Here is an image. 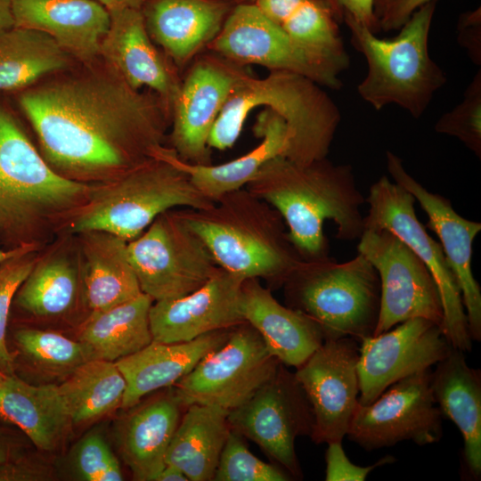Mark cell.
Wrapping results in <instances>:
<instances>
[{"label":"cell","instance_id":"obj_29","mask_svg":"<svg viewBox=\"0 0 481 481\" xmlns=\"http://www.w3.org/2000/svg\"><path fill=\"white\" fill-rule=\"evenodd\" d=\"M0 420L18 427L43 452L57 450L73 427L58 385H31L15 374L0 380Z\"/></svg>","mask_w":481,"mask_h":481},{"label":"cell","instance_id":"obj_36","mask_svg":"<svg viewBox=\"0 0 481 481\" xmlns=\"http://www.w3.org/2000/svg\"><path fill=\"white\" fill-rule=\"evenodd\" d=\"M15 344L30 365L38 372L65 379L87 361L83 346L64 335L50 330L24 328L14 334Z\"/></svg>","mask_w":481,"mask_h":481},{"label":"cell","instance_id":"obj_13","mask_svg":"<svg viewBox=\"0 0 481 481\" xmlns=\"http://www.w3.org/2000/svg\"><path fill=\"white\" fill-rule=\"evenodd\" d=\"M231 428L256 443L296 479L302 470L295 450L298 436H311L314 415L295 373L281 363L244 404L228 413Z\"/></svg>","mask_w":481,"mask_h":481},{"label":"cell","instance_id":"obj_35","mask_svg":"<svg viewBox=\"0 0 481 481\" xmlns=\"http://www.w3.org/2000/svg\"><path fill=\"white\" fill-rule=\"evenodd\" d=\"M81 291V275L66 255H51L37 262L18 289V306L37 318H53L67 314Z\"/></svg>","mask_w":481,"mask_h":481},{"label":"cell","instance_id":"obj_22","mask_svg":"<svg viewBox=\"0 0 481 481\" xmlns=\"http://www.w3.org/2000/svg\"><path fill=\"white\" fill-rule=\"evenodd\" d=\"M234 5L232 0H149L142 11L152 41L183 73L218 35Z\"/></svg>","mask_w":481,"mask_h":481},{"label":"cell","instance_id":"obj_1","mask_svg":"<svg viewBox=\"0 0 481 481\" xmlns=\"http://www.w3.org/2000/svg\"><path fill=\"white\" fill-rule=\"evenodd\" d=\"M18 102L46 162L80 182L110 181L152 159L171 125L159 95L133 88L101 56L45 77Z\"/></svg>","mask_w":481,"mask_h":481},{"label":"cell","instance_id":"obj_17","mask_svg":"<svg viewBox=\"0 0 481 481\" xmlns=\"http://www.w3.org/2000/svg\"><path fill=\"white\" fill-rule=\"evenodd\" d=\"M359 341L327 339L294 372L312 408L315 444L341 442L359 402Z\"/></svg>","mask_w":481,"mask_h":481},{"label":"cell","instance_id":"obj_28","mask_svg":"<svg viewBox=\"0 0 481 481\" xmlns=\"http://www.w3.org/2000/svg\"><path fill=\"white\" fill-rule=\"evenodd\" d=\"M254 134L261 138L257 146L223 164L188 163L166 145L159 148L154 157H162L184 171L201 194L216 202L224 195L245 187L270 159L284 157L288 146L287 128L284 121L273 111L265 108L257 116Z\"/></svg>","mask_w":481,"mask_h":481},{"label":"cell","instance_id":"obj_40","mask_svg":"<svg viewBox=\"0 0 481 481\" xmlns=\"http://www.w3.org/2000/svg\"><path fill=\"white\" fill-rule=\"evenodd\" d=\"M29 253L12 257L0 264V371L14 374V362L6 343V329L12 299L35 264Z\"/></svg>","mask_w":481,"mask_h":481},{"label":"cell","instance_id":"obj_32","mask_svg":"<svg viewBox=\"0 0 481 481\" xmlns=\"http://www.w3.org/2000/svg\"><path fill=\"white\" fill-rule=\"evenodd\" d=\"M144 293L107 310L91 314L78 335L87 360L117 362L152 341L150 309Z\"/></svg>","mask_w":481,"mask_h":481},{"label":"cell","instance_id":"obj_24","mask_svg":"<svg viewBox=\"0 0 481 481\" xmlns=\"http://www.w3.org/2000/svg\"><path fill=\"white\" fill-rule=\"evenodd\" d=\"M240 307L268 351L285 366L298 368L324 342L321 326L306 314L281 305L258 278L243 281Z\"/></svg>","mask_w":481,"mask_h":481},{"label":"cell","instance_id":"obj_14","mask_svg":"<svg viewBox=\"0 0 481 481\" xmlns=\"http://www.w3.org/2000/svg\"><path fill=\"white\" fill-rule=\"evenodd\" d=\"M357 252L373 265L380 282L379 313L373 335L418 317L443 329L444 311L436 283L426 265L399 237L387 229H365Z\"/></svg>","mask_w":481,"mask_h":481},{"label":"cell","instance_id":"obj_15","mask_svg":"<svg viewBox=\"0 0 481 481\" xmlns=\"http://www.w3.org/2000/svg\"><path fill=\"white\" fill-rule=\"evenodd\" d=\"M183 74L171 110L169 147L185 162L212 164L208 138L213 126L235 87L251 73L205 50Z\"/></svg>","mask_w":481,"mask_h":481},{"label":"cell","instance_id":"obj_10","mask_svg":"<svg viewBox=\"0 0 481 481\" xmlns=\"http://www.w3.org/2000/svg\"><path fill=\"white\" fill-rule=\"evenodd\" d=\"M415 199L407 190L382 175L369 190L364 230L387 229L399 237L426 265L432 274L442 301L443 330L452 347L472 349L466 312L455 276L441 244L427 232L417 217Z\"/></svg>","mask_w":481,"mask_h":481},{"label":"cell","instance_id":"obj_25","mask_svg":"<svg viewBox=\"0 0 481 481\" xmlns=\"http://www.w3.org/2000/svg\"><path fill=\"white\" fill-rule=\"evenodd\" d=\"M186 407L169 391L127 409L117 429L120 455L134 479L155 481L166 465L169 443Z\"/></svg>","mask_w":481,"mask_h":481},{"label":"cell","instance_id":"obj_45","mask_svg":"<svg viewBox=\"0 0 481 481\" xmlns=\"http://www.w3.org/2000/svg\"><path fill=\"white\" fill-rule=\"evenodd\" d=\"M432 1L436 0H391L379 17L380 30L401 29L417 9Z\"/></svg>","mask_w":481,"mask_h":481},{"label":"cell","instance_id":"obj_23","mask_svg":"<svg viewBox=\"0 0 481 481\" xmlns=\"http://www.w3.org/2000/svg\"><path fill=\"white\" fill-rule=\"evenodd\" d=\"M12 13L16 27L46 33L78 63L100 58L110 23L95 0H12Z\"/></svg>","mask_w":481,"mask_h":481},{"label":"cell","instance_id":"obj_43","mask_svg":"<svg viewBox=\"0 0 481 481\" xmlns=\"http://www.w3.org/2000/svg\"><path fill=\"white\" fill-rule=\"evenodd\" d=\"M457 41L467 51L471 61L481 64V15L480 9L462 14L457 26Z\"/></svg>","mask_w":481,"mask_h":481},{"label":"cell","instance_id":"obj_16","mask_svg":"<svg viewBox=\"0 0 481 481\" xmlns=\"http://www.w3.org/2000/svg\"><path fill=\"white\" fill-rule=\"evenodd\" d=\"M442 417L429 368L396 381L371 403L358 404L346 436L366 451L403 441L426 445L442 438Z\"/></svg>","mask_w":481,"mask_h":481},{"label":"cell","instance_id":"obj_44","mask_svg":"<svg viewBox=\"0 0 481 481\" xmlns=\"http://www.w3.org/2000/svg\"><path fill=\"white\" fill-rule=\"evenodd\" d=\"M336 19L350 17L377 34L380 29L373 11V0H325Z\"/></svg>","mask_w":481,"mask_h":481},{"label":"cell","instance_id":"obj_34","mask_svg":"<svg viewBox=\"0 0 481 481\" xmlns=\"http://www.w3.org/2000/svg\"><path fill=\"white\" fill-rule=\"evenodd\" d=\"M58 387L75 427L93 423L121 408L126 383L115 362L87 360Z\"/></svg>","mask_w":481,"mask_h":481},{"label":"cell","instance_id":"obj_6","mask_svg":"<svg viewBox=\"0 0 481 481\" xmlns=\"http://www.w3.org/2000/svg\"><path fill=\"white\" fill-rule=\"evenodd\" d=\"M213 204L184 171L155 156L99 185L77 210L70 227L77 233L103 231L130 241L166 211L176 207L207 208Z\"/></svg>","mask_w":481,"mask_h":481},{"label":"cell","instance_id":"obj_52","mask_svg":"<svg viewBox=\"0 0 481 481\" xmlns=\"http://www.w3.org/2000/svg\"><path fill=\"white\" fill-rule=\"evenodd\" d=\"M391 0H373V11L375 17L377 20H379V17L386 7V5L390 2Z\"/></svg>","mask_w":481,"mask_h":481},{"label":"cell","instance_id":"obj_48","mask_svg":"<svg viewBox=\"0 0 481 481\" xmlns=\"http://www.w3.org/2000/svg\"><path fill=\"white\" fill-rule=\"evenodd\" d=\"M103 5L108 12L121 10V9H140L142 10L144 4L149 0H95Z\"/></svg>","mask_w":481,"mask_h":481},{"label":"cell","instance_id":"obj_19","mask_svg":"<svg viewBox=\"0 0 481 481\" xmlns=\"http://www.w3.org/2000/svg\"><path fill=\"white\" fill-rule=\"evenodd\" d=\"M387 169L395 183L419 202L428 221L426 228L439 238L447 263L459 285L472 340H481V289L472 268L473 242L481 231L479 222L459 215L447 198L428 191L404 168L394 152H386Z\"/></svg>","mask_w":481,"mask_h":481},{"label":"cell","instance_id":"obj_31","mask_svg":"<svg viewBox=\"0 0 481 481\" xmlns=\"http://www.w3.org/2000/svg\"><path fill=\"white\" fill-rule=\"evenodd\" d=\"M228 413L216 406H187L167 450L166 464L181 469L190 481H213L231 431Z\"/></svg>","mask_w":481,"mask_h":481},{"label":"cell","instance_id":"obj_12","mask_svg":"<svg viewBox=\"0 0 481 481\" xmlns=\"http://www.w3.org/2000/svg\"><path fill=\"white\" fill-rule=\"evenodd\" d=\"M207 50L245 67L296 73L332 90L342 86L340 68L295 41L253 2L233 6Z\"/></svg>","mask_w":481,"mask_h":481},{"label":"cell","instance_id":"obj_7","mask_svg":"<svg viewBox=\"0 0 481 481\" xmlns=\"http://www.w3.org/2000/svg\"><path fill=\"white\" fill-rule=\"evenodd\" d=\"M99 185L56 172L0 103V228L20 234L82 208Z\"/></svg>","mask_w":481,"mask_h":481},{"label":"cell","instance_id":"obj_27","mask_svg":"<svg viewBox=\"0 0 481 481\" xmlns=\"http://www.w3.org/2000/svg\"><path fill=\"white\" fill-rule=\"evenodd\" d=\"M431 388L443 415L459 428L463 439L464 468L469 477H481V373L470 367L463 352L452 347L431 371Z\"/></svg>","mask_w":481,"mask_h":481},{"label":"cell","instance_id":"obj_5","mask_svg":"<svg viewBox=\"0 0 481 481\" xmlns=\"http://www.w3.org/2000/svg\"><path fill=\"white\" fill-rule=\"evenodd\" d=\"M436 1L417 9L392 38H379L350 17L343 20L351 44L366 59L368 71L358 85L362 99L379 110L395 104L420 118L446 75L430 57L428 36Z\"/></svg>","mask_w":481,"mask_h":481},{"label":"cell","instance_id":"obj_8","mask_svg":"<svg viewBox=\"0 0 481 481\" xmlns=\"http://www.w3.org/2000/svg\"><path fill=\"white\" fill-rule=\"evenodd\" d=\"M287 306L322 328L325 340L372 336L377 326L380 282L360 253L338 263L330 257L303 260L282 285Z\"/></svg>","mask_w":481,"mask_h":481},{"label":"cell","instance_id":"obj_18","mask_svg":"<svg viewBox=\"0 0 481 481\" xmlns=\"http://www.w3.org/2000/svg\"><path fill=\"white\" fill-rule=\"evenodd\" d=\"M359 343L358 404L363 405L396 381L436 365L452 347L439 325L420 317Z\"/></svg>","mask_w":481,"mask_h":481},{"label":"cell","instance_id":"obj_50","mask_svg":"<svg viewBox=\"0 0 481 481\" xmlns=\"http://www.w3.org/2000/svg\"><path fill=\"white\" fill-rule=\"evenodd\" d=\"M186 475L178 468L166 464L155 481H188Z\"/></svg>","mask_w":481,"mask_h":481},{"label":"cell","instance_id":"obj_51","mask_svg":"<svg viewBox=\"0 0 481 481\" xmlns=\"http://www.w3.org/2000/svg\"><path fill=\"white\" fill-rule=\"evenodd\" d=\"M32 250L33 245L29 243L22 244L18 248L10 250H4L0 249V264L16 256L31 252Z\"/></svg>","mask_w":481,"mask_h":481},{"label":"cell","instance_id":"obj_11","mask_svg":"<svg viewBox=\"0 0 481 481\" xmlns=\"http://www.w3.org/2000/svg\"><path fill=\"white\" fill-rule=\"evenodd\" d=\"M280 363L246 322L232 328L226 340L206 355L173 389L184 407L198 404L230 412L250 398Z\"/></svg>","mask_w":481,"mask_h":481},{"label":"cell","instance_id":"obj_42","mask_svg":"<svg viewBox=\"0 0 481 481\" xmlns=\"http://www.w3.org/2000/svg\"><path fill=\"white\" fill-rule=\"evenodd\" d=\"M53 469L38 460L13 457L0 463V481H46Z\"/></svg>","mask_w":481,"mask_h":481},{"label":"cell","instance_id":"obj_9","mask_svg":"<svg viewBox=\"0 0 481 481\" xmlns=\"http://www.w3.org/2000/svg\"><path fill=\"white\" fill-rule=\"evenodd\" d=\"M126 251L142 292L153 301L189 294L219 268L178 210L157 216L138 237L127 241Z\"/></svg>","mask_w":481,"mask_h":481},{"label":"cell","instance_id":"obj_38","mask_svg":"<svg viewBox=\"0 0 481 481\" xmlns=\"http://www.w3.org/2000/svg\"><path fill=\"white\" fill-rule=\"evenodd\" d=\"M436 133L458 138L481 158V70L474 76L462 101L443 114L435 125Z\"/></svg>","mask_w":481,"mask_h":481},{"label":"cell","instance_id":"obj_53","mask_svg":"<svg viewBox=\"0 0 481 481\" xmlns=\"http://www.w3.org/2000/svg\"><path fill=\"white\" fill-rule=\"evenodd\" d=\"M5 374H4L1 371H0V380L4 377Z\"/></svg>","mask_w":481,"mask_h":481},{"label":"cell","instance_id":"obj_33","mask_svg":"<svg viewBox=\"0 0 481 481\" xmlns=\"http://www.w3.org/2000/svg\"><path fill=\"white\" fill-rule=\"evenodd\" d=\"M77 63L40 30L14 26L0 33V92L22 91Z\"/></svg>","mask_w":481,"mask_h":481},{"label":"cell","instance_id":"obj_21","mask_svg":"<svg viewBox=\"0 0 481 481\" xmlns=\"http://www.w3.org/2000/svg\"><path fill=\"white\" fill-rule=\"evenodd\" d=\"M110 23L100 56L137 90L154 92L170 111L179 92L182 73L151 38L140 9L109 12Z\"/></svg>","mask_w":481,"mask_h":481},{"label":"cell","instance_id":"obj_37","mask_svg":"<svg viewBox=\"0 0 481 481\" xmlns=\"http://www.w3.org/2000/svg\"><path fill=\"white\" fill-rule=\"evenodd\" d=\"M291 477L275 464L266 463L248 448L244 437L231 428L213 481H288Z\"/></svg>","mask_w":481,"mask_h":481},{"label":"cell","instance_id":"obj_2","mask_svg":"<svg viewBox=\"0 0 481 481\" xmlns=\"http://www.w3.org/2000/svg\"><path fill=\"white\" fill-rule=\"evenodd\" d=\"M245 188L280 213L304 260L330 257L323 232L326 220L335 224L340 240H359L364 231L361 207L366 197L348 164H334L324 158L299 165L278 156L267 161Z\"/></svg>","mask_w":481,"mask_h":481},{"label":"cell","instance_id":"obj_4","mask_svg":"<svg viewBox=\"0 0 481 481\" xmlns=\"http://www.w3.org/2000/svg\"><path fill=\"white\" fill-rule=\"evenodd\" d=\"M258 107L271 110L284 121L288 133L284 158L307 165L328 157L341 120L338 106L322 86L283 70H271L263 77L250 74L241 80L213 126L209 148L232 147L247 118Z\"/></svg>","mask_w":481,"mask_h":481},{"label":"cell","instance_id":"obj_47","mask_svg":"<svg viewBox=\"0 0 481 481\" xmlns=\"http://www.w3.org/2000/svg\"><path fill=\"white\" fill-rule=\"evenodd\" d=\"M17 444L7 430L0 427V463L15 457Z\"/></svg>","mask_w":481,"mask_h":481},{"label":"cell","instance_id":"obj_41","mask_svg":"<svg viewBox=\"0 0 481 481\" xmlns=\"http://www.w3.org/2000/svg\"><path fill=\"white\" fill-rule=\"evenodd\" d=\"M325 452L326 481H364L376 468L392 463L395 459L387 455L371 466L362 467L350 461L341 442L329 443Z\"/></svg>","mask_w":481,"mask_h":481},{"label":"cell","instance_id":"obj_46","mask_svg":"<svg viewBox=\"0 0 481 481\" xmlns=\"http://www.w3.org/2000/svg\"><path fill=\"white\" fill-rule=\"evenodd\" d=\"M304 0H253L256 6L270 20L281 25L302 4Z\"/></svg>","mask_w":481,"mask_h":481},{"label":"cell","instance_id":"obj_20","mask_svg":"<svg viewBox=\"0 0 481 481\" xmlns=\"http://www.w3.org/2000/svg\"><path fill=\"white\" fill-rule=\"evenodd\" d=\"M245 279L222 268L183 297L154 301L150 309L152 340L185 342L246 322L240 307Z\"/></svg>","mask_w":481,"mask_h":481},{"label":"cell","instance_id":"obj_3","mask_svg":"<svg viewBox=\"0 0 481 481\" xmlns=\"http://www.w3.org/2000/svg\"><path fill=\"white\" fill-rule=\"evenodd\" d=\"M178 213L218 267L244 279H264L279 288L304 260L280 213L245 187L207 208H185Z\"/></svg>","mask_w":481,"mask_h":481},{"label":"cell","instance_id":"obj_30","mask_svg":"<svg viewBox=\"0 0 481 481\" xmlns=\"http://www.w3.org/2000/svg\"><path fill=\"white\" fill-rule=\"evenodd\" d=\"M80 234L85 259L80 292L91 314L123 304L143 293L128 259L126 240L103 231Z\"/></svg>","mask_w":481,"mask_h":481},{"label":"cell","instance_id":"obj_26","mask_svg":"<svg viewBox=\"0 0 481 481\" xmlns=\"http://www.w3.org/2000/svg\"><path fill=\"white\" fill-rule=\"evenodd\" d=\"M231 329L212 331L185 342L152 340L136 353L117 361L126 383L121 409L127 410L147 395L173 387L206 355L221 346Z\"/></svg>","mask_w":481,"mask_h":481},{"label":"cell","instance_id":"obj_39","mask_svg":"<svg viewBox=\"0 0 481 481\" xmlns=\"http://www.w3.org/2000/svg\"><path fill=\"white\" fill-rule=\"evenodd\" d=\"M73 468L80 480H123L119 461L98 432L88 433L78 442L73 454Z\"/></svg>","mask_w":481,"mask_h":481},{"label":"cell","instance_id":"obj_49","mask_svg":"<svg viewBox=\"0 0 481 481\" xmlns=\"http://www.w3.org/2000/svg\"><path fill=\"white\" fill-rule=\"evenodd\" d=\"M14 26L12 0H0V33Z\"/></svg>","mask_w":481,"mask_h":481}]
</instances>
